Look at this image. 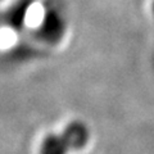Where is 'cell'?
I'll return each mask as SVG.
<instances>
[{"label": "cell", "instance_id": "1", "mask_svg": "<svg viewBox=\"0 0 154 154\" xmlns=\"http://www.w3.org/2000/svg\"><path fill=\"white\" fill-rule=\"evenodd\" d=\"M67 28V18L64 12L59 8L50 7L48 8L44 16H42L41 23L38 26V36L45 42L49 44H57L63 38Z\"/></svg>", "mask_w": 154, "mask_h": 154}, {"label": "cell", "instance_id": "2", "mask_svg": "<svg viewBox=\"0 0 154 154\" xmlns=\"http://www.w3.org/2000/svg\"><path fill=\"white\" fill-rule=\"evenodd\" d=\"M62 135H63V137L66 139L69 149L77 150V149L84 148L86 145V143L89 141L90 131L84 122L73 121L64 128V131Z\"/></svg>", "mask_w": 154, "mask_h": 154}, {"label": "cell", "instance_id": "3", "mask_svg": "<svg viewBox=\"0 0 154 154\" xmlns=\"http://www.w3.org/2000/svg\"><path fill=\"white\" fill-rule=\"evenodd\" d=\"M35 0H17L13 5L9 8L7 13V23L11 27L19 30L25 26L26 19L30 13V9Z\"/></svg>", "mask_w": 154, "mask_h": 154}, {"label": "cell", "instance_id": "4", "mask_svg": "<svg viewBox=\"0 0 154 154\" xmlns=\"http://www.w3.org/2000/svg\"><path fill=\"white\" fill-rule=\"evenodd\" d=\"M69 146L63 135L51 134L45 137L41 145V154H67Z\"/></svg>", "mask_w": 154, "mask_h": 154}, {"label": "cell", "instance_id": "5", "mask_svg": "<svg viewBox=\"0 0 154 154\" xmlns=\"http://www.w3.org/2000/svg\"><path fill=\"white\" fill-rule=\"evenodd\" d=\"M153 12H154V0H153Z\"/></svg>", "mask_w": 154, "mask_h": 154}]
</instances>
